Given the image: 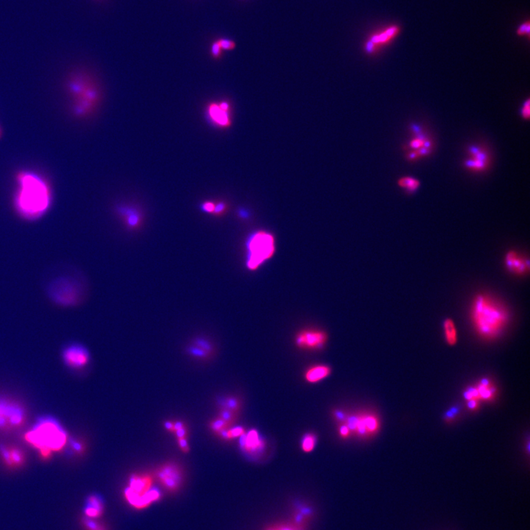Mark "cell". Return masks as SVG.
<instances>
[{
    "instance_id": "cell-1",
    "label": "cell",
    "mask_w": 530,
    "mask_h": 530,
    "mask_svg": "<svg viewBox=\"0 0 530 530\" xmlns=\"http://www.w3.org/2000/svg\"><path fill=\"white\" fill-rule=\"evenodd\" d=\"M16 182L13 206L18 215L28 221L41 219L52 203V189L46 179L34 172L21 171Z\"/></svg>"
},
{
    "instance_id": "cell-2",
    "label": "cell",
    "mask_w": 530,
    "mask_h": 530,
    "mask_svg": "<svg viewBox=\"0 0 530 530\" xmlns=\"http://www.w3.org/2000/svg\"><path fill=\"white\" fill-rule=\"evenodd\" d=\"M471 315L478 333L488 338L499 335L509 321L506 307L488 295H479L474 298Z\"/></svg>"
},
{
    "instance_id": "cell-3",
    "label": "cell",
    "mask_w": 530,
    "mask_h": 530,
    "mask_svg": "<svg viewBox=\"0 0 530 530\" xmlns=\"http://www.w3.org/2000/svg\"><path fill=\"white\" fill-rule=\"evenodd\" d=\"M67 438V433L61 423L51 416L38 418L25 435V440L38 449L44 457L63 449Z\"/></svg>"
},
{
    "instance_id": "cell-4",
    "label": "cell",
    "mask_w": 530,
    "mask_h": 530,
    "mask_svg": "<svg viewBox=\"0 0 530 530\" xmlns=\"http://www.w3.org/2000/svg\"><path fill=\"white\" fill-rule=\"evenodd\" d=\"M68 93L72 99V111L78 118L93 114L100 104L101 93L95 82L83 73L75 74L67 82Z\"/></svg>"
},
{
    "instance_id": "cell-5",
    "label": "cell",
    "mask_w": 530,
    "mask_h": 530,
    "mask_svg": "<svg viewBox=\"0 0 530 530\" xmlns=\"http://www.w3.org/2000/svg\"><path fill=\"white\" fill-rule=\"evenodd\" d=\"M154 476L146 473L134 474L130 477L125 488V500L131 506L141 510L148 508L162 497L160 491L154 488Z\"/></svg>"
},
{
    "instance_id": "cell-6",
    "label": "cell",
    "mask_w": 530,
    "mask_h": 530,
    "mask_svg": "<svg viewBox=\"0 0 530 530\" xmlns=\"http://www.w3.org/2000/svg\"><path fill=\"white\" fill-rule=\"evenodd\" d=\"M246 267L250 271H256L270 260L276 251L274 235L264 230L255 231L246 241Z\"/></svg>"
},
{
    "instance_id": "cell-7",
    "label": "cell",
    "mask_w": 530,
    "mask_h": 530,
    "mask_svg": "<svg viewBox=\"0 0 530 530\" xmlns=\"http://www.w3.org/2000/svg\"><path fill=\"white\" fill-rule=\"evenodd\" d=\"M154 478L168 492H177L183 483V468L176 462H166L156 468Z\"/></svg>"
},
{
    "instance_id": "cell-8",
    "label": "cell",
    "mask_w": 530,
    "mask_h": 530,
    "mask_svg": "<svg viewBox=\"0 0 530 530\" xmlns=\"http://www.w3.org/2000/svg\"><path fill=\"white\" fill-rule=\"evenodd\" d=\"M343 423L347 425L352 435L359 437L370 436L378 429L376 417L371 414H347Z\"/></svg>"
},
{
    "instance_id": "cell-9",
    "label": "cell",
    "mask_w": 530,
    "mask_h": 530,
    "mask_svg": "<svg viewBox=\"0 0 530 530\" xmlns=\"http://www.w3.org/2000/svg\"><path fill=\"white\" fill-rule=\"evenodd\" d=\"M329 335L327 332L318 329H305L299 331L295 337V344L298 349L307 351L323 350L327 346Z\"/></svg>"
},
{
    "instance_id": "cell-10",
    "label": "cell",
    "mask_w": 530,
    "mask_h": 530,
    "mask_svg": "<svg viewBox=\"0 0 530 530\" xmlns=\"http://www.w3.org/2000/svg\"><path fill=\"white\" fill-rule=\"evenodd\" d=\"M50 296L60 305H75L79 299L78 288L69 279H58L51 286Z\"/></svg>"
},
{
    "instance_id": "cell-11",
    "label": "cell",
    "mask_w": 530,
    "mask_h": 530,
    "mask_svg": "<svg viewBox=\"0 0 530 530\" xmlns=\"http://www.w3.org/2000/svg\"><path fill=\"white\" fill-rule=\"evenodd\" d=\"M24 411L16 403L0 399V428L10 429L18 427L24 423Z\"/></svg>"
},
{
    "instance_id": "cell-12",
    "label": "cell",
    "mask_w": 530,
    "mask_h": 530,
    "mask_svg": "<svg viewBox=\"0 0 530 530\" xmlns=\"http://www.w3.org/2000/svg\"><path fill=\"white\" fill-rule=\"evenodd\" d=\"M62 357L66 365L73 369L83 368L90 361L89 350L83 345L72 343L64 349Z\"/></svg>"
},
{
    "instance_id": "cell-13",
    "label": "cell",
    "mask_w": 530,
    "mask_h": 530,
    "mask_svg": "<svg viewBox=\"0 0 530 530\" xmlns=\"http://www.w3.org/2000/svg\"><path fill=\"white\" fill-rule=\"evenodd\" d=\"M206 111L207 117L212 124L220 128H227L231 125L230 106L226 102L210 103L207 106Z\"/></svg>"
},
{
    "instance_id": "cell-14",
    "label": "cell",
    "mask_w": 530,
    "mask_h": 530,
    "mask_svg": "<svg viewBox=\"0 0 530 530\" xmlns=\"http://www.w3.org/2000/svg\"><path fill=\"white\" fill-rule=\"evenodd\" d=\"M240 448L250 455H256L265 449V443L256 429H250L240 437Z\"/></svg>"
},
{
    "instance_id": "cell-15",
    "label": "cell",
    "mask_w": 530,
    "mask_h": 530,
    "mask_svg": "<svg viewBox=\"0 0 530 530\" xmlns=\"http://www.w3.org/2000/svg\"><path fill=\"white\" fill-rule=\"evenodd\" d=\"M505 265L511 273L517 276H524L529 272L530 261L516 250H510L505 256Z\"/></svg>"
},
{
    "instance_id": "cell-16",
    "label": "cell",
    "mask_w": 530,
    "mask_h": 530,
    "mask_svg": "<svg viewBox=\"0 0 530 530\" xmlns=\"http://www.w3.org/2000/svg\"><path fill=\"white\" fill-rule=\"evenodd\" d=\"M332 373V368L326 364H316L309 367L304 377L305 381L310 384H316L327 378Z\"/></svg>"
},
{
    "instance_id": "cell-17",
    "label": "cell",
    "mask_w": 530,
    "mask_h": 530,
    "mask_svg": "<svg viewBox=\"0 0 530 530\" xmlns=\"http://www.w3.org/2000/svg\"><path fill=\"white\" fill-rule=\"evenodd\" d=\"M103 511L104 504L101 497L97 494L89 496L86 499V507L84 508L86 517L93 519H98L103 515Z\"/></svg>"
},
{
    "instance_id": "cell-18",
    "label": "cell",
    "mask_w": 530,
    "mask_h": 530,
    "mask_svg": "<svg viewBox=\"0 0 530 530\" xmlns=\"http://www.w3.org/2000/svg\"><path fill=\"white\" fill-rule=\"evenodd\" d=\"M117 212L125 219V222L130 228H136L141 222L142 215L138 209L130 205H119Z\"/></svg>"
},
{
    "instance_id": "cell-19",
    "label": "cell",
    "mask_w": 530,
    "mask_h": 530,
    "mask_svg": "<svg viewBox=\"0 0 530 530\" xmlns=\"http://www.w3.org/2000/svg\"><path fill=\"white\" fill-rule=\"evenodd\" d=\"M0 453L6 464L9 466H21L24 462V455L18 449L0 446Z\"/></svg>"
},
{
    "instance_id": "cell-20",
    "label": "cell",
    "mask_w": 530,
    "mask_h": 530,
    "mask_svg": "<svg viewBox=\"0 0 530 530\" xmlns=\"http://www.w3.org/2000/svg\"><path fill=\"white\" fill-rule=\"evenodd\" d=\"M219 409H226L239 415L242 409V401L237 397H225L219 401Z\"/></svg>"
},
{
    "instance_id": "cell-21",
    "label": "cell",
    "mask_w": 530,
    "mask_h": 530,
    "mask_svg": "<svg viewBox=\"0 0 530 530\" xmlns=\"http://www.w3.org/2000/svg\"><path fill=\"white\" fill-rule=\"evenodd\" d=\"M472 157L467 162V166L471 169L481 171L486 166L487 159L484 153L479 151L478 149L471 151Z\"/></svg>"
},
{
    "instance_id": "cell-22",
    "label": "cell",
    "mask_w": 530,
    "mask_h": 530,
    "mask_svg": "<svg viewBox=\"0 0 530 530\" xmlns=\"http://www.w3.org/2000/svg\"><path fill=\"white\" fill-rule=\"evenodd\" d=\"M443 329H444L445 338L446 341L451 346H454L457 342V329L454 321L450 318H447L443 322Z\"/></svg>"
},
{
    "instance_id": "cell-23",
    "label": "cell",
    "mask_w": 530,
    "mask_h": 530,
    "mask_svg": "<svg viewBox=\"0 0 530 530\" xmlns=\"http://www.w3.org/2000/svg\"><path fill=\"white\" fill-rule=\"evenodd\" d=\"M232 426H234V425L221 419L217 416L211 419L208 423L210 430L216 435H218L221 432L230 429Z\"/></svg>"
},
{
    "instance_id": "cell-24",
    "label": "cell",
    "mask_w": 530,
    "mask_h": 530,
    "mask_svg": "<svg viewBox=\"0 0 530 530\" xmlns=\"http://www.w3.org/2000/svg\"><path fill=\"white\" fill-rule=\"evenodd\" d=\"M318 442V437L312 432L305 434L301 439V450L305 453H310L315 449Z\"/></svg>"
},
{
    "instance_id": "cell-25",
    "label": "cell",
    "mask_w": 530,
    "mask_h": 530,
    "mask_svg": "<svg viewBox=\"0 0 530 530\" xmlns=\"http://www.w3.org/2000/svg\"><path fill=\"white\" fill-rule=\"evenodd\" d=\"M245 432V429L242 426H232L230 429L221 432L217 436L222 440H231L236 437H240Z\"/></svg>"
},
{
    "instance_id": "cell-26",
    "label": "cell",
    "mask_w": 530,
    "mask_h": 530,
    "mask_svg": "<svg viewBox=\"0 0 530 530\" xmlns=\"http://www.w3.org/2000/svg\"><path fill=\"white\" fill-rule=\"evenodd\" d=\"M400 187L404 188L409 192L416 191L420 186L419 180L410 177H401L398 182Z\"/></svg>"
},
{
    "instance_id": "cell-27",
    "label": "cell",
    "mask_w": 530,
    "mask_h": 530,
    "mask_svg": "<svg viewBox=\"0 0 530 530\" xmlns=\"http://www.w3.org/2000/svg\"><path fill=\"white\" fill-rule=\"evenodd\" d=\"M186 352H187L188 354H189L190 356L199 359L207 360L212 357V356L210 355L209 353H207L205 351L202 350L201 349H199L197 346H193V345H191V346L187 347Z\"/></svg>"
},
{
    "instance_id": "cell-28",
    "label": "cell",
    "mask_w": 530,
    "mask_h": 530,
    "mask_svg": "<svg viewBox=\"0 0 530 530\" xmlns=\"http://www.w3.org/2000/svg\"><path fill=\"white\" fill-rule=\"evenodd\" d=\"M191 345L197 346L199 349H201L202 350L205 351V352L209 353L211 356H213L214 353V349L212 343L208 341V340L205 339V338H196Z\"/></svg>"
},
{
    "instance_id": "cell-29",
    "label": "cell",
    "mask_w": 530,
    "mask_h": 530,
    "mask_svg": "<svg viewBox=\"0 0 530 530\" xmlns=\"http://www.w3.org/2000/svg\"><path fill=\"white\" fill-rule=\"evenodd\" d=\"M266 530H304L303 527L298 525L296 522L293 523H278L276 525H270Z\"/></svg>"
},
{
    "instance_id": "cell-30",
    "label": "cell",
    "mask_w": 530,
    "mask_h": 530,
    "mask_svg": "<svg viewBox=\"0 0 530 530\" xmlns=\"http://www.w3.org/2000/svg\"><path fill=\"white\" fill-rule=\"evenodd\" d=\"M82 522H83V527L86 530H107L105 525L97 522L95 519L84 517L82 520Z\"/></svg>"
},
{
    "instance_id": "cell-31",
    "label": "cell",
    "mask_w": 530,
    "mask_h": 530,
    "mask_svg": "<svg viewBox=\"0 0 530 530\" xmlns=\"http://www.w3.org/2000/svg\"><path fill=\"white\" fill-rule=\"evenodd\" d=\"M396 29L392 28L387 30V32L381 34V35H378V36L373 37L372 38V43H382L385 42L387 40L390 39L391 36L393 35L394 32H395Z\"/></svg>"
},
{
    "instance_id": "cell-32",
    "label": "cell",
    "mask_w": 530,
    "mask_h": 530,
    "mask_svg": "<svg viewBox=\"0 0 530 530\" xmlns=\"http://www.w3.org/2000/svg\"><path fill=\"white\" fill-rule=\"evenodd\" d=\"M338 434L343 440H346L352 436L350 429L345 423H338Z\"/></svg>"
},
{
    "instance_id": "cell-33",
    "label": "cell",
    "mask_w": 530,
    "mask_h": 530,
    "mask_svg": "<svg viewBox=\"0 0 530 530\" xmlns=\"http://www.w3.org/2000/svg\"><path fill=\"white\" fill-rule=\"evenodd\" d=\"M217 41H218L221 49H224V50H232L236 47V43L232 40L221 38V39L217 40Z\"/></svg>"
},
{
    "instance_id": "cell-34",
    "label": "cell",
    "mask_w": 530,
    "mask_h": 530,
    "mask_svg": "<svg viewBox=\"0 0 530 530\" xmlns=\"http://www.w3.org/2000/svg\"><path fill=\"white\" fill-rule=\"evenodd\" d=\"M222 50L220 46H219L218 41H216L213 42L211 47V55L214 59H219L222 55Z\"/></svg>"
},
{
    "instance_id": "cell-35",
    "label": "cell",
    "mask_w": 530,
    "mask_h": 530,
    "mask_svg": "<svg viewBox=\"0 0 530 530\" xmlns=\"http://www.w3.org/2000/svg\"><path fill=\"white\" fill-rule=\"evenodd\" d=\"M177 441L179 449L184 454H188L190 452V446L187 438H178L177 439Z\"/></svg>"
},
{
    "instance_id": "cell-36",
    "label": "cell",
    "mask_w": 530,
    "mask_h": 530,
    "mask_svg": "<svg viewBox=\"0 0 530 530\" xmlns=\"http://www.w3.org/2000/svg\"><path fill=\"white\" fill-rule=\"evenodd\" d=\"M348 412H343V410H338V409H335L332 412V415L333 418L336 419V421L338 422V423H343L346 420V416H347Z\"/></svg>"
},
{
    "instance_id": "cell-37",
    "label": "cell",
    "mask_w": 530,
    "mask_h": 530,
    "mask_svg": "<svg viewBox=\"0 0 530 530\" xmlns=\"http://www.w3.org/2000/svg\"><path fill=\"white\" fill-rule=\"evenodd\" d=\"M177 439L178 438H188V429L186 425L182 426L180 429H177L176 432H174Z\"/></svg>"
},
{
    "instance_id": "cell-38",
    "label": "cell",
    "mask_w": 530,
    "mask_h": 530,
    "mask_svg": "<svg viewBox=\"0 0 530 530\" xmlns=\"http://www.w3.org/2000/svg\"><path fill=\"white\" fill-rule=\"evenodd\" d=\"M214 207H215V204L211 201H205L202 203L200 208L202 211L205 213H212L214 212Z\"/></svg>"
},
{
    "instance_id": "cell-39",
    "label": "cell",
    "mask_w": 530,
    "mask_h": 530,
    "mask_svg": "<svg viewBox=\"0 0 530 530\" xmlns=\"http://www.w3.org/2000/svg\"><path fill=\"white\" fill-rule=\"evenodd\" d=\"M70 444L71 446H72V449H74L75 452L78 453H82V452H83L84 446H83V443H80L78 440H71Z\"/></svg>"
},
{
    "instance_id": "cell-40",
    "label": "cell",
    "mask_w": 530,
    "mask_h": 530,
    "mask_svg": "<svg viewBox=\"0 0 530 530\" xmlns=\"http://www.w3.org/2000/svg\"><path fill=\"white\" fill-rule=\"evenodd\" d=\"M225 208H226V204L223 203V202H219V203L215 204L213 214H217V215L222 214L225 211Z\"/></svg>"
},
{
    "instance_id": "cell-41",
    "label": "cell",
    "mask_w": 530,
    "mask_h": 530,
    "mask_svg": "<svg viewBox=\"0 0 530 530\" xmlns=\"http://www.w3.org/2000/svg\"><path fill=\"white\" fill-rule=\"evenodd\" d=\"M522 114L525 118L528 119L530 117V100H528L527 103H525L523 109H522Z\"/></svg>"
},
{
    "instance_id": "cell-42",
    "label": "cell",
    "mask_w": 530,
    "mask_h": 530,
    "mask_svg": "<svg viewBox=\"0 0 530 530\" xmlns=\"http://www.w3.org/2000/svg\"><path fill=\"white\" fill-rule=\"evenodd\" d=\"M164 426L168 432H172V433L174 432V421H166L164 423Z\"/></svg>"
},
{
    "instance_id": "cell-43",
    "label": "cell",
    "mask_w": 530,
    "mask_h": 530,
    "mask_svg": "<svg viewBox=\"0 0 530 530\" xmlns=\"http://www.w3.org/2000/svg\"><path fill=\"white\" fill-rule=\"evenodd\" d=\"M526 31H529V24H527V27L526 25L522 26L520 28V30H519V34L524 33V32Z\"/></svg>"
},
{
    "instance_id": "cell-44",
    "label": "cell",
    "mask_w": 530,
    "mask_h": 530,
    "mask_svg": "<svg viewBox=\"0 0 530 530\" xmlns=\"http://www.w3.org/2000/svg\"><path fill=\"white\" fill-rule=\"evenodd\" d=\"M476 404H477V403H476L475 401H474V400H472V401H470V403H469L470 407H471V408L475 407Z\"/></svg>"
},
{
    "instance_id": "cell-45",
    "label": "cell",
    "mask_w": 530,
    "mask_h": 530,
    "mask_svg": "<svg viewBox=\"0 0 530 530\" xmlns=\"http://www.w3.org/2000/svg\"><path fill=\"white\" fill-rule=\"evenodd\" d=\"M1 128H0V137H1Z\"/></svg>"
}]
</instances>
